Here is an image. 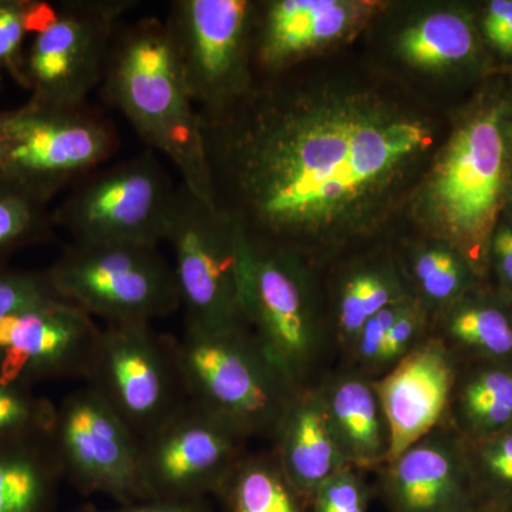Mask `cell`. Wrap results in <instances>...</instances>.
Here are the masks:
<instances>
[{"label": "cell", "mask_w": 512, "mask_h": 512, "mask_svg": "<svg viewBox=\"0 0 512 512\" xmlns=\"http://www.w3.org/2000/svg\"><path fill=\"white\" fill-rule=\"evenodd\" d=\"M429 313L421 305L419 299L413 298L400 318L394 322L392 329L387 333L382 352L377 359L375 377L382 376L387 370L392 369L397 362L403 359L410 350L423 342L429 329Z\"/></svg>", "instance_id": "836d02e7"}, {"label": "cell", "mask_w": 512, "mask_h": 512, "mask_svg": "<svg viewBox=\"0 0 512 512\" xmlns=\"http://www.w3.org/2000/svg\"><path fill=\"white\" fill-rule=\"evenodd\" d=\"M55 299L60 298L47 281L45 271L0 266V320Z\"/></svg>", "instance_id": "1f68e13d"}, {"label": "cell", "mask_w": 512, "mask_h": 512, "mask_svg": "<svg viewBox=\"0 0 512 512\" xmlns=\"http://www.w3.org/2000/svg\"><path fill=\"white\" fill-rule=\"evenodd\" d=\"M363 471L346 467L320 485L309 501L311 512H367L372 491Z\"/></svg>", "instance_id": "d6a6232c"}, {"label": "cell", "mask_w": 512, "mask_h": 512, "mask_svg": "<svg viewBox=\"0 0 512 512\" xmlns=\"http://www.w3.org/2000/svg\"><path fill=\"white\" fill-rule=\"evenodd\" d=\"M254 3L174 0L164 19L198 113L220 110L251 89Z\"/></svg>", "instance_id": "8fae6325"}, {"label": "cell", "mask_w": 512, "mask_h": 512, "mask_svg": "<svg viewBox=\"0 0 512 512\" xmlns=\"http://www.w3.org/2000/svg\"><path fill=\"white\" fill-rule=\"evenodd\" d=\"M450 421L476 440L512 431V369L488 366L463 382L457 377Z\"/></svg>", "instance_id": "7402d4cb"}, {"label": "cell", "mask_w": 512, "mask_h": 512, "mask_svg": "<svg viewBox=\"0 0 512 512\" xmlns=\"http://www.w3.org/2000/svg\"><path fill=\"white\" fill-rule=\"evenodd\" d=\"M400 50L407 62L416 66H448L473 53V29L456 13H434L403 33Z\"/></svg>", "instance_id": "d4e9b609"}, {"label": "cell", "mask_w": 512, "mask_h": 512, "mask_svg": "<svg viewBox=\"0 0 512 512\" xmlns=\"http://www.w3.org/2000/svg\"><path fill=\"white\" fill-rule=\"evenodd\" d=\"M100 87L104 100L127 117L150 150L171 160L181 184L212 204L200 117L164 20L121 25Z\"/></svg>", "instance_id": "7a4b0ae2"}, {"label": "cell", "mask_w": 512, "mask_h": 512, "mask_svg": "<svg viewBox=\"0 0 512 512\" xmlns=\"http://www.w3.org/2000/svg\"><path fill=\"white\" fill-rule=\"evenodd\" d=\"M436 336L451 353L467 350L488 359L512 357V322L507 313L483 303L454 305L443 316Z\"/></svg>", "instance_id": "cb8c5ba5"}, {"label": "cell", "mask_w": 512, "mask_h": 512, "mask_svg": "<svg viewBox=\"0 0 512 512\" xmlns=\"http://www.w3.org/2000/svg\"><path fill=\"white\" fill-rule=\"evenodd\" d=\"M175 349L188 399L248 440L272 439L296 390L247 328L185 326Z\"/></svg>", "instance_id": "277c9868"}, {"label": "cell", "mask_w": 512, "mask_h": 512, "mask_svg": "<svg viewBox=\"0 0 512 512\" xmlns=\"http://www.w3.org/2000/svg\"><path fill=\"white\" fill-rule=\"evenodd\" d=\"M412 299L413 296L402 302L393 303L367 320L349 352L352 357L353 372L373 380L377 359L386 342L387 333Z\"/></svg>", "instance_id": "e575fe53"}, {"label": "cell", "mask_w": 512, "mask_h": 512, "mask_svg": "<svg viewBox=\"0 0 512 512\" xmlns=\"http://www.w3.org/2000/svg\"><path fill=\"white\" fill-rule=\"evenodd\" d=\"M412 272L420 295L427 302L426 305H453L463 295L468 285L466 262L463 256L453 249H423L414 256Z\"/></svg>", "instance_id": "f546056e"}, {"label": "cell", "mask_w": 512, "mask_h": 512, "mask_svg": "<svg viewBox=\"0 0 512 512\" xmlns=\"http://www.w3.org/2000/svg\"><path fill=\"white\" fill-rule=\"evenodd\" d=\"M409 298L412 296L403 291L393 272L362 269L350 276L340 292L336 318L339 342L345 346L343 349L350 352L360 330L376 313Z\"/></svg>", "instance_id": "484cf974"}, {"label": "cell", "mask_w": 512, "mask_h": 512, "mask_svg": "<svg viewBox=\"0 0 512 512\" xmlns=\"http://www.w3.org/2000/svg\"><path fill=\"white\" fill-rule=\"evenodd\" d=\"M76 512H211L207 500H147L120 505L114 510H101L94 504H84Z\"/></svg>", "instance_id": "8d00e7d4"}, {"label": "cell", "mask_w": 512, "mask_h": 512, "mask_svg": "<svg viewBox=\"0 0 512 512\" xmlns=\"http://www.w3.org/2000/svg\"><path fill=\"white\" fill-rule=\"evenodd\" d=\"M63 480L50 437L0 447V512H55Z\"/></svg>", "instance_id": "44dd1931"}, {"label": "cell", "mask_w": 512, "mask_h": 512, "mask_svg": "<svg viewBox=\"0 0 512 512\" xmlns=\"http://www.w3.org/2000/svg\"><path fill=\"white\" fill-rule=\"evenodd\" d=\"M488 39L501 52L512 53V0L491 2L484 19Z\"/></svg>", "instance_id": "d590c367"}, {"label": "cell", "mask_w": 512, "mask_h": 512, "mask_svg": "<svg viewBox=\"0 0 512 512\" xmlns=\"http://www.w3.org/2000/svg\"><path fill=\"white\" fill-rule=\"evenodd\" d=\"M444 423L383 464L380 490L390 512H477L467 448Z\"/></svg>", "instance_id": "e0dca14e"}, {"label": "cell", "mask_w": 512, "mask_h": 512, "mask_svg": "<svg viewBox=\"0 0 512 512\" xmlns=\"http://www.w3.org/2000/svg\"><path fill=\"white\" fill-rule=\"evenodd\" d=\"M505 143L498 111H483L458 128L431 177L429 202L434 221L458 254L471 261H480L497 217Z\"/></svg>", "instance_id": "9c48e42d"}, {"label": "cell", "mask_w": 512, "mask_h": 512, "mask_svg": "<svg viewBox=\"0 0 512 512\" xmlns=\"http://www.w3.org/2000/svg\"><path fill=\"white\" fill-rule=\"evenodd\" d=\"M198 117L212 205L247 244L301 255L365 227L433 144L416 111L285 73Z\"/></svg>", "instance_id": "6da1fadb"}, {"label": "cell", "mask_w": 512, "mask_h": 512, "mask_svg": "<svg viewBox=\"0 0 512 512\" xmlns=\"http://www.w3.org/2000/svg\"><path fill=\"white\" fill-rule=\"evenodd\" d=\"M84 382L141 440L188 400L175 338L151 323L101 328Z\"/></svg>", "instance_id": "30bf717a"}, {"label": "cell", "mask_w": 512, "mask_h": 512, "mask_svg": "<svg viewBox=\"0 0 512 512\" xmlns=\"http://www.w3.org/2000/svg\"><path fill=\"white\" fill-rule=\"evenodd\" d=\"M225 512H305L274 451L245 454L217 494Z\"/></svg>", "instance_id": "603a6c76"}, {"label": "cell", "mask_w": 512, "mask_h": 512, "mask_svg": "<svg viewBox=\"0 0 512 512\" xmlns=\"http://www.w3.org/2000/svg\"><path fill=\"white\" fill-rule=\"evenodd\" d=\"M362 3L276 0L255 6L251 29L255 79L285 73L292 62L345 36L365 13Z\"/></svg>", "instance_id": "ac0fdd59"}, {"label": "cell", "mask_w": 512, "mask_h": 512, "mask_svg": "<svg viewBox=\"0 0 512 512\" xmlns=\"http://www.w3.org/2000/svg\"><path fill=\"white\" fill-rule=\"evenodd\" d=\"M50 441L64 480L80 493L104 494L120 505L148 500L140 437L89 387L57 406Z\"/></svg>", "instance_id": "4fadbf2b"}, {"label": "cell", "mask_w": 512, "mask_h": 512, "mask_svg": "<svg viewBox=\"0 0 512 512\" xmlns=\"http://www.w3.org/2000/svg\"><path fill=\"white\" fill-rule=\"evenodd\" d=\"M100 332L93 316L63 299L32 306L0 320V370L30 386L84 380Z\"/></svg>", "instance_id": "9a60e30c"}, {"label": "cell", "mask_w": 512, "mask_h": 512, "mask_svg": "<svg viewBox=\"0 0 512 512\" xmlns=\"http://www.w3.org/2000/svg\"><path fill=\"white\" fill-rule=\"evenodd\" d=\"M457 377L456 357L430 335L373 379L389 427L387 461L447 423Z\"/></svg>", "instance_id": "2e32d148"}, {"label": "cell", "mask_w": 512, "mask_h": 512, "mask_svg": "<svg viewBox=\"0 0 512 512\" xmlns=\"http://www.w3.org/2000/svg\"><path fill=\"white\" fill-rule=\"evenodd\" d=\"M478 512V511H477Z\"/></svg>", "instance_id": "f35d334b"}, {"label": "cell", "mask_w": 512, "mask_h": 512, "mask_svg": "<svg viewBox=\"0 0 512 512\" xmlns=\"http://www.w3.org/2000/svg\"><path fill=\"white\" fill-rule=\"evenodd\" d=\"M241 274L245 326L296 392L313 387L326 348L303 255L242 241Z\"/></svg>", "instance_id": "8992f818"}, {"label": "cell", "mask_w": 512, "mask_h": 512, "mask_svg": "<svg viewBox=\"0 0 512 512\" xmlns=\"http://www.w3.org/2000/svg\"><path fill=\"white\" fill-rule=\"evenodd\" d=\"M272 440L276 460L306 504V510L320 485L350 467L330 430L318 386L293 394L276 424Z\"/></svg>", "instance_id": "d6986e66"}, {"label": "cell", "mask_w": 512, "mask_h": 512, "mask_svg": "<svg viewBox=\"0 0 512 512\" xmlns=\"http://www.w3.org/2000/svg\"><path fill=\"white\" fill-rule=\"evenodd\" d=\"M56 5L42 0H0V74L6 72L22 83L26 40L45 28Z\"/></svg>", "instance_id": "f1b7e54d"}, {"label": "cell", "mask_w": 512, "mask_h": 512, "mask_svg": "<svg viewBox=\"0 0 512 512\" xmlns=\"http://www.w3.org/2000/svg\"><path fill=\"white\" fill-rule=\"evenodd\" d=\"M134 0H67L32 36L23 60V89L30 99L82 104L103 82L114 37Z\"/></svg>", "instance_id": "7c38bea8"}, {"label": "cell", "mask_w": 512, "mask_h": 512, "mask_svg": "<svg viewBox=\"0 0 512 512\" xmlns=\"http://www.w3.org/2000/svg\"><path fill=\"white\" fill-rule=\"evenodd\" d=\"M247 437L200 404L187 402L141 440L148 500H207L247 454Z\"/></svg>", "instance_id": "5bb4252c"}, {"label": "cell", "mask_w": 512, "mask_h": 512, "mask_svg": "<svg viewBox=\"0 0 512 512\" xmlns=\"http://www.w3.org/2000/svg\"><path fill=\"white\" fill-rule=\"evenodd\" d=\"M117 147L116 127L86 103L30 99L0 111V181L43 205L109 161Z\"/></svg>", "instance_id": "3957f363"}, {"label": "cell", "mask_w": 512, "mask_h": 512, "mask_svg": "<svg viewBox=\"0 0 512 512\" xmlns=\"http://www.w3.org/2000/svg\"><path fill=\"white\" fill-rule=\"evenodd\" d=\"M473 477H480L498 501L512 504V431L476 440L467 448Z\"/></svg>", "instance_id": "4dcf8cb0"}, {"label": "cell", "mask_w": 512, "mask_h": 512, "mask_svg": "<svg viewBox=\"0 0 512 512\" xmlns=\"http://www.w3.org/2000/svg\"><path fill=\"white\" fill-rule=\"evenodd\" d=\"M495 265L498 274L508 288L512 289V228H503L493 242Z\"/></svg>", "instance_id": "74e56055"}, {"label": "cell", "mask_w": 512, "mask_h": 512, "mask_svg": "<svg viewBox=\"0 0 512 512\" xmlns=\"http://www.w3.org/2000/svg\"><path fill=\"white\" fill-rule=\"evenodd\" d=\"M330 430L346 463L357 470L387 463L390 434L373 380L356 372L319 386Z\"/></svg>", "instance_id": "ffe728a7"}, {"label": "cell", "mask_w": 512, "mask_h": 512, "mask_svg": "<svg viewBox=\"0 0 512 512\" xmlns=\"http://www.w3.org/2000/svg\"><path fill=\"white\" fill-rule=\"evenodd\" d=\"M45 274L60 299L106 325L151 323L181 309L173 265L158 245L72 242Z\"/></svg>", "instance_id": "5b68a950"}, {"label": "cell", "mask_w": 512, "mask_h": 512, "mask_svg": "<svg viewBox=\"0 0 512 512\" xmlns=\"http://www.w3.org/2000/svg\"><path fill=\"white\" fill-rule=\"evenodd\" d=\"M165 242L185 326L247 328L242 312V241L214 205L180 184Z\"/></svg>", "instance_id": "ba28073f"}, {"label": "cell", "mask_w": 512, "mask_h": 512, "mask_svg": "<svg viewBox=\"0 0 512 512\" xmlns=\"http://www.w3.org/2000/svg\"><path fill=\"white\" fill-rule=\"evenodd\" d=\"M57 406L0 370V447L47 439Z\"/></svg>", "instance_id": "4316f807"}, {"label": "cell", "mask_w": 512, "mask_h": 512, "mask_svg": "<svg viewBox=\"0 0 512 512\" xmlns=\"http://www.w3.org/2000/svg\"><path fill=\"white\" fill-rule=\"evenodd\" d=\"M177 188L154 151H144L77 181L52 212L53 222L73 242L160 245Z\"/></svg>", "instance_id": "52a82bcc"}, {"label": "cell", "mask_w": 512, "mask_h": 512, "mask_svg": "<svg viewBox=\"0 0 512 512\" xmlns=\"http://www.w3.org/2000/svg\"><path fill=\"white\" fill-rule=\"evenodd\" d=\"M53 228L47 205L0 181V266L9 265L16 252L49 241Z\"/></svg>", "instance_id": "83f0119b"}]
</instances>
